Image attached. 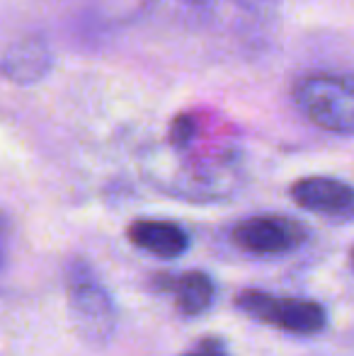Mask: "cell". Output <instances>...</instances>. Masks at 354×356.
Returning <instances> with one entry per match:
<instances>
[{
	"label": "cell",
	"instance_id": "1",
	"mask_svg": "<svg viewBox=\"0 0 354 356\" xmlns=\"http://www.w3.org/2000/svg\"><path fill=\"white\" fill-rule=\"evenodd\" d=\"M298 109L316 127L350 136L354 131V95L350 80L340 75H308L293 90Z\"/></svg>",
	"mask_w": 354,
	"mask_h": 356
},
{
	"label": "cell",
	"instance_id": "2",
	"mask_svg": "<svg viewBox=\"0 0 354 356\" xmlns=\"http://www.w3.org/2000/svg\"><path fill=\"white\" fill-rule=\"evenodd\" d=\"M236 305L250 318L293 334H316L325 327V308L316 300L282 298L265 291L246 289L236 296Z\"/></svg>",
	"mask_w": 354,
	"mask_h": 356
},
{
	"label": "cell",
	"instance_id": "3",
	"mask_svg": "<svg viewBox=\"0 0 354 356\" xmlns=\"http://www.w3.org/2000/svg\"><path fill=\"white\" fill-rule=\"evenodd\" d=\"M68 303H71L78 330L88 339L99 342L114 330L117 323L114 303L86 262H76L68 269Z\"/></svg>",
	"mask_w": 354,
	"mask_h": 356
},
{
	"label": "cell",
	"instance_id": "4",
	"mask_svg": "<svg viewBox=\"0 0 354 356\" xmlns=\"http://www.w3.org/2000/svg\"><path fill=\"white\" fill-rule=\"evenodd\" d=\"M306 240V228L287 216H252L233 228V243L250 254H284Z\"/></svg>",
	"mask_w": 354,
	"mask_h": 356
},
{
	"label": "cell",
	"instance_id": "5",
	"mask_svg": "<svg viewBox=\"0 0 354 356\" xmlns=\"http://www.w3.org/2000/svg\"><path fill=\"white\" fill-rule=\"evenodd\" d=\"M291 199L313 213L350 218L354 211V192L347 182L332 177H303L291 184Z\"/></svg>",
	"mask_w": 354,
	"mask_h": 356
},
{
	"label": "cell",
	"instance_id": "6",
	"mask_svg": "<svg viewBox=\"0 0 354 356\" xmlns=\"http://www.w3.org/2000/svg\"><path fill=\"white\" fill-rule=\"evenodd\" d=\"M127 235L134 248L143 250V252H151L163 259L179 257L189 248V238L184 233V228L172 223V220L138 218L127 228Z\"/></svg>",
	"mask_w": 354,
	"mask_h": 356
},
{
	"label": "cell",
	"instance_id": "7",
	"mask_svg": "<svg viewBox=\"0 0 354 356\" xmlns=\"http://www.w3.org/2000/svg\"><path fill=\"white\" fill-rule=\"evenodd\" d=\"M156 286L175 298V305L182 315L194 318L211 308L216 298V286L211 277L204 272H184V274H158Z\"/></svg>",
	"mask_w": 354,
	"mask_h": 356
},
{
	"label": "cell",
	"instance_id": "8",
	"mask_svg": "<svg viewBox=\"0 0 354 356\" xmlns=\"http://www.w3.org/2000/svg\"><path fill=\"white\" fill-rule=\"evenodd\" d=\"M49 66H51V51H49V47L42 39L27 37V39H19L17 44H13L5 51L0 71H3V75H8L10 80H15V83L29 85L34 80L44 78Z\"/></svg>",
	"mask_w": 354,
	"mask_h": 356
},
{
	"label": "cell",
	"instance_id": "9",
	"mask_svg": "<svg viewBox=\"0 0 354 356\" xmlns=\"http://www.w3.org/2000/svg\"><path fill=\"white\" fill-rule=\"evenodd\" d=\"M197 136V119L192 114H177L170 124V143L175 148H187Z\"/></svg>",
	"mask_w": 354,
	"mask_h": 356
},
{
	"label": "cell",
	"instance_id": "10",
	"mask_svg": "<svg viewBox=\"0 0 354 356\" xmlns=\"http://www.w3.org/2000/svg\"><path fill=\"white\" fill-rule=\"evenodd\" d=\"M184 356H228V352H226V347H223L221 339L209 337V339H202L199 344H194Z\"/></svg>",
	"mask_w": 354,
	"mask_h": 356
},
{
	"label": "cell",
	"instance_id": "11",
	"mask_svg": "<svg viewBox=\"0 0 354 356\" xmlns=\"http://www.w3.org/2000/svg\"><path fill=\"white\" fill-rule=\"evenodd\" d=\"M179 5H187V8H194V10H204V8H214L218 0H175Z\"/></svg>",
	"mask_w": 354,
	"mask_h": 356
},
{
	"label": "cell",
	"instance_id": "12",
	"mask_svg": "<svg viewBox=\"0 0 354 356\" xmlns=\"http://www.w3.org/2000/svg\"><path fill=\"white\" fill-rule=\"evenodd\" d=\"M0 259H3V225H0Z\"/></svg>",
	"mask_w": 354,
	"mask_h": 356
}]
</instances>
